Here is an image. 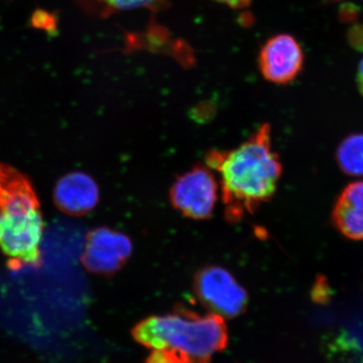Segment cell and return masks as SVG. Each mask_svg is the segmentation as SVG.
<instances>
[{"instance_id": "obj_1", "label": "cell", "mask_w": 363, "mask_h": 363, "mask_svg": "<svg viewBox=\"0 0 363 363\" xmlns=\"http://www.w3.org/2000/svg\"><path fill=\"white\" fill-rule=\"evenodd\" d=\"M205 162L218 175L224 217L230 223L272 200L283 174L281 159L272 149L269 123L262 124L235 149L209 150Z\"/></svg>"}, {"instance_id": "obj_2", "label": "cell", "mask_w": 363, "mask_h": 363, "mask_svg": "<svg viewBox=\"0 0 363 363\" xmlns=\"http://www.w3.org/2000/svg\"><path fill=\"white\" fill-rule=\"evenodd\" d=\"M133 336L150 350L145 363H210L228 341L224 318L184 308L147 318L133 329Z\"/></svg>"}, {"instance_id": "obj_3", "label": "cell", "mask_w": 363, "mask_h": 363, "mask_svg": "<svg viewBox=\"0 0 363 363\" xmlns=\"http://www.w3.org/2000/svg\"><path fill=\"white\" fill-rule=\"evenodd\" d=\"M43 233L44 221L32 182L0 162V250L11 269L40 266Z\"/></svg>"}, {"instance_id": "obj_4", "label": "cell", "mask_w": 363, "mask_h": 363, "mask_svg": "<svg viewBox=\"0 0 363 363\" xmlns=\"http://www.w3.org/2000/svg\"><path fill=\"white\" fill-rule=\"evenodd\" d=\"M219 193L216 174L207 164H196L177 177L169 188V199L186 218L204 221L213 215Z\"/></svg>"}, {"instance_id": "obj_5", "label": "cell", "mask_w": 363, "mask_h": 363, "mask_svg": "<svg viewBox=\"0 0 363 363\" xmlns=\"http://www.w3.org/2000/svg\"><path fill=\"white\" fill-rule=\"evenodd\" d=\"M196 296L203 305L222 318L238 317L247 306V294L233 274L221 267L200 269L194 278Z\"/></svg>"}, {"instance_id": "obj_6", "label": "cell", "mask_w": 363, "mask_h": 363, "mask_svg": "<svg viewBox=\"0 0 363 363\" xmlns=\"http://www.w3.org/2000/svg\"><path fill=\"white\" fill-rule=\"evenodd\" d=\"M133 252L130 236L109 227H97L87 234L81 260L93 274L109 276L125 266Z\"/></svg>"}, {"instance_id": "obj_7", "label": "cell", "mask_w": 363, "mask_h": 363, "mask_svg": "<svg viewBox=\"0 0 363 363\" xmlns=\"http://www.w3.org/2000/svg\"><path fill=\"white\" fill-rule=\"evenodd\" d=\"M304 60V52L295 38L286 33L274 35L260 50V73L269 82L290 84L302 71Z\"/></svg>"}, {"instance_id": "obj_8", "label": "cell", "mask_w": 363, "mask_h": 363, "mask_svg": "<svg viewBox=\"0 0 363 363\" xmlns=\"http://www.w3.org/2000/svg\"><path fill=\"white\" fill-rule=\"evenodd\" d=\"M100 191L94 179L83 172H72L62 177L54 189L57 208L70 216H84L99 203Z\"/></svg>"}, {"instance_id": "obj_9", "label": "cell", "mask_w": 363, "mask_h": 363, "mask_svg": "<svg viewBox=\"0 0 363 363\" xmlns=\"http://www.w3.org/2000/svg\"><path fill=\"white\" fill-rule=\"evenodd\" d=\"M332 223L351 240H363V181L344 188L332 210Z\"/></svg>"}, {"instance_id": "obj_10", "label": "cell", "mask_w": 363, "mask_h": 363, "mask_svg": "<svg viewBox=\"0 0 363 363\" xmlns=\"http://www.w3.org/2000/svg\"><path fill=\"white\" fill-rule=\"evenodd\" d=\"M339 168L346 175L363 176V133L344 138L336 152Z\"/></svg>"}, {"instance_id": "obj_11", "label": "cell", "mask_w": 363, "mask_h": 363, "mask_svg": "<svg viewBox=\"0 0 363 363\" xmlns=\"http://www.w3.org/2000/svg\"><path fill=\"white\" fill-rule=\"evenodd\" d=\"M105 14L130 9H147L152 11H162L168 6L167 0H96Z\"/></svg>"}, {"instance_id": "obj_12", "label": "cell", "mask_w": 363, "mask_h": 363, "mask_svg": "<svg viewBox=\"0 0 363 363\" xmlns=\"http://www.w3.org/2000/svg\"><path fill=\"white\" fill-rule=\"evenodd\" d=\"M30 25L37 30H44L50 35H56L58 32V16L45 9H37L33 11L30 18Z\"/></svg>"}, {"instance_id": "obj_13", "label": "cell", "mask_w": 363, "mask_h": 363, "mask_svg": "<svg viewBox=\"0 0 363 363\" xmlns=\"http://www.w3.org/2000/svg\"><path fill=\"white\" fill-rule=\"evenodd\" d=\"M347 40L353 49L363 52V25L351 26L347 33Z\"/></svg>"}, {"instance_id": "obj_14", "label": "cell", "mask_w": 363, "mask_h": 363, "mask_svg": "<svg viewBox=\"0 0 363 363\" xmlns=\"http://www.w3.org/2000/svg\"><path fill=\"white\" fill-rule=\"evenodd\" d=\"M358 11H359V9L354 6V4H344L340 7L339 16H340V20L344 21V23H354L357 20Z\"/></svg>"}, {"instance_id": "obj_15", "label": "cell", "mask_w": 363, "mask_h": 363, "mask_svg": "<svg viewBox=\"0 0 363 363\" xmlns=\"http://www.w3.org/2000/svg\"><path fill=\"white\" fill-rule=\"evenodd\" d=\"M215 1L225 4L231 9H245L252 4V0H215Z\"/></svg>"}, {"instance_id": "obj_16", "label": "cell", "mask_w": 363, "mask_h": 363, "mask_svg": "<svg viewBox=\"0 0 363 363\" xmlns=\"http://www.w3.org/2000/svg\"><path fill=\"white\" fill-rule=\"evenodd\" d=\"M357 84L358 90H359L360 94L363 97V59L358 66L357 74Z\"/></svg>"}]
</instances>
